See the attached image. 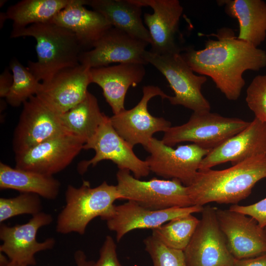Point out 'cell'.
Here are the masks:
<instances>
[{
  "instance_id": "25",
  "label": "cell",
  "mask_w": 266,
  "mask_h": 266,
  "mask_svg": "<svg viewBox=\"0 0 266 266\" xmlns=\"http://www.w3.org/2000/svg\"><path fill=\"white\" fill-rule=\"evenodd\" d=\"M60 186L53 175L13 168L0 163V189H13L54 200L58 196Z\"/></svg>"
},
{
  "instance_id": "11",
  "label": "cell",
  "mask_w": 266,
  "mask_h": 266,
  "mask_svg": "<svg viewBox=\"0 0 266 266\" xmlns=\"http://www.w3.org/2000/svg\"><path fill=\"white\" fill-rule=\"evenodd\" d=\"M142 92L141 99L134 107L109 117L115 130L133 147L137 144L144 147L154 133H165L171 127L169 121L152 115L148 110V103L151 99L159 96L162 99H168L169 96L154 85L144 86Z\"/></svg>"
},
{
  "instance_id": "27",
  "label": "cell",
  "mask_w": 266,
  "mask_h": 266,
  "mask_svg": "<svg viewBox=\"0 0 266 266\" xmlns=\"http://www.w3.org/2000/svg\"><path fill=\"white\" fill-rule=\"evenodd\" d=\"M72 0H22L9 6L6 13L13 21L12 30L51 22Z\"/></svg>"
},
{
  "instance_id": "2",
  "label": "cell",
  "mask_w": 266,
  "mask_h": 266,
  "mask_svg": "<svg viewBox=\"0 0 266 266\" xmlns=\"http://www.w3.org/2000/svg\"><path fill=\"white\" fill-rule=\"evenodd\" d=\"M265 178L266 155H260L223 170H199L187 189L193 205L213 202L237 204Z\"/></svg>"
},
{
  "instance_id": "17",
  "label": "cell",
  "mask_w": 266,
  "mask_h": 266,
  "mask_svg": "<svg viewBox=\"0 0 266 266\" xmlns=\"http://www.w3.org/2000/svg\"><path fill=\"white\" fill-rule=\"evenodd\" d=\"M149 44L112 27L96 43L93 48L83 52L79 63L90 68L108 66L111 63L147 65L144 58Z\"/></svg>"
},
{
  "instance_id": "24",
  "label": "cell",
  "mask_w": 266,
  "mask_h": 266,
  "mask_svg": "<svg viewBox=\"0 0 266 266\" xmlns=\"http://www.w3.org/2000/svg\"><path fill=\"white\" fill-rule=\"evenodd\" d=\"M87 5L101 14L113 27L151 44L149 32L141 18L142 7L133 0H88Z\"/></svg>"
},
{
  "instance_id": "38",
  "label": "cell",
  "mask_w": 266,
  "mask_h": 266,
  "mask_svg": "<svg viewBox=\"0 0 266 266\" xmlns=\"http://www.w3.org/2000/svg\"><path fill=\"white\" fill-rule=\"evenodd\" d=\"M10 260H7L2 253L0 252V266H6Z\"/></svg>"
},
{
  "instance_id": "36",
  "label": "cell",
  "mask_w": 266,
  "mask_h": 266,
  "mask_svg": "<svg viewBox=\"0 0 266 266\" xmlns=\"http://www.w3.org/2000/svg\"><path fill=\"white\" fill-rule=\"evenodd\" d=\"M233 266H266V253L249 259H235Z\"/></svg>"
},
{
  "instance_id": "4",
  "label": "cell",
  "mask_w": 266,
  "mask_h": 266,
  "mask_svg": "<svg viewBox=\"0 0 266 266\" xmlns=\"http://www.w3.org/2000/svg\"><path fill=\"white\" fill-rule=\"evenodd\" d=\"M120 199L116 186L105 181L94 188L85 180L78 188L68 185L65 192L66 205L57 219V232L84 234L94 218L100 217L106 221L110 218L115 212L114 201Z\"/></svg>"
},
{
  "instance_id": "32",
  "label": "cell",
  "mask_w": 266,
  "mask_h": 266,
  "mask_svg": "<svg viewBox=\"0 0 266 266\" xmlns=\"http://www.w3.org/2000/svg\"><path fill=\"white\" fill-rule=\"evenodd\" d=\"M245 100L255 117L266 124V74L253 78L247 89Z\"/></svg>"
},
{
  "instance_id": "42",
  "label": "cell",
  "mask_w": 266,
  "mask_h": 266,
  "mask_svg": "<svg viewBox=\"0 0 266 266\" xmlns=\"http://www.w3.org/2000/svg\"><path fill=\"white\" fill-rule=\"evenodd\" d=\"M265 230H266V227L265 228Z\"/></svg>"
},
{
  "instance_id": "8",
  "label": "cell",
  "mask_w": 266,
  "mask_h": 266,
  "mask_svg": "<svg viewBox=\"0 0 266 266\" xmlns=\"http://www.w3.org/2000/svg\"><path fill=\"white\" fill-rule=\"evenodd\" d=\"M144 148L150 153L145 161L150 171L165 179H177L186 186L193 182L202 160L211 151L194 143L174 148L154 137Z\"/></svg>"
},
{
  "instance_id": "1",
  "label": "cell",
  "mask_w": 266,
  "mask_h": 266,
  "mask_svg": "<svg viewBox=\"0 0 266 266\" xmlns=\"http://www.w3.org/2000/svg\"><path fill=\"white\" fill-rule=\"evenodd\" d=\"M200 50L184 48L182 58L194 72L210 77L226 98L236 100L245 84L243 73L266 66V52L238 39L233 30L222 28Z\"/></svg>"
},
{
  "instance_id": "30",
  "label": "cell",
  "mask_w": 266,
  "mask_h": 266,
  "mask_svg": "<svg viewBox=\"0 0 266 266\" xmlns=\"http://www.w3.org/2000/svg\"><path fill=\"white\" fill-rule=\"evenodd\" d=\"M42 205L39 196L32 193H22L11 198L0 199V223L21 214L33 216L41 211Z\"/></svg>"
},
{
  "instance_id": "6",
  "label": "cell",
  "mask_w": 266,
  "mask_h": 266,
  "mask_svg": "<svg viewBox=\"0 0 266 266\" xmlns=\"http://www.w3.org/2000/svg\"><path fill=\"white\" fill-rule=\"evenodd\" d=\"M144 58L168 82L174 93L168 98L171 104L183 106L193 112L210 110V103L201 91L206 76L195 74L180 53L158 55L146 50Z\"/></svg>"
},
{
  "instance_id": "21",
  "label": "cell",
  "mask_w": 266,
  "mask_h": 266,
  "mask_svg": "<svg viewBox=\"0 0 266 266\" xmlns=\"http://www.w3.org/2000/svg\"><path fill=\"white\" fill-rule=\"evenodd\" d=\"M145 73L144 65L138 63H121L90 69L91 83H95L102 89L113 114L125 109L124 103L128 90L141 82Z\"/></svg>"
},
{
  "instance_id": "12",
  "label": "cell",
  "mask_w": 266,
  "mask_h": 266,
  "mask_svg": "<svg viewBox=\"0 0 266 266\" xmlns=\"http://www.w3.org/2000/svg\"><path fill=\"white\" fill-rule=\"evenodd\" d=\"M84 144L78 137L65 132L15 155V167L53 176L70 165Z\"/></svg>"
},
{
  "instance_id": "20",
  "label": "cell",
  "mask_w": 266,
  "mask_h": 266,
  "mask_svg": "<svg viewBox=\"0 0 266 266\" xmlns=\"http://www.w3.org/2000/svg\"><path fill=\"white\" fill-rule=\"evenodd\" d=\"M260 155H266V124L255 117L244 129L211 150L199 170L229 162L235 165Z\"/></svg>"
},
{
  "instance_id": "23",
  "label": "cell",
  "mask_w": 266,
  "mask_h": 266,
  "mask_svg": "<svg viewBox=\"0 0 266 266\" xmlns=\"http://www.w3.org/2000/svg\"><path fill=\"white\" fill-rule=\"evenodd\" d=\"M226 13L239 23L237 38L257 47L266 37V3L262 0H223Z\"/></svg>"
},
{
  "instance_id": "34",
  "label": "cell",
  "mask_w": 266,
  "mask_h": 266,
  "mask_svg": "<svg viewBox=\"0 0 266 266\" xmlns=\"http://www.w3.org/2000/svg\"><path fill=\"white\" fill-rule=\"evenodd\" d=\"M94 266H122L118 259L116 244L111 236H106Z\"/></svg>"
},
{
  "instance_id": "31",
  "label": "cell",
  "mask_w": 266,
  "mask_h": 266,
  "mask_svg": "<svg viewBox=\"0 0 266 266\" xmlns=\"http://www.w3.org/2000/svg\"><path fill=\"white\" fill-rule=\"evenodd\" d=\"M143 242L153 266H187L183 251L166 246L152 234L145 238Z\"/></svg>"
},
{
  "instance_id": "9",
  "label": "cell",
  "mask_w": 266,
  "mask_h": 266,
  "mask_svg": "<svg viewBox=\"0 0 266 266\" xmlns=\"http://www.w3.org/2000/svg\"><path fill=\"white\" fill-rule=\"evenodd\" d=\"M216 208L204 206L196 230L183 251L187 266H233L230 252L216 214Z\"/></svg>"
},
{
  "instance_id": "39",
  "label": "cell",
  "mask_w": 266,
  "mask_h": 266,
  "mask_svg": "<svg viewBox=\"0 0 266 266\" xmlns=\"http://www.w3.org/2000/svg\"><path fill=\"white\" fill-rule=\"evenodd\" d=\"M8 19L6 12H1L0 14V27L2 28L5 21Z\"/></svg>"
},
{
  "instance_id": "3",
  "label": "cell",
  "mask_w": 266,
  "mask_h": 266,
  "mask_svg": "<svg viewBox=\"0 0 266 266\" xmlns=\"http://www.w3.org/2000/svg\"><path fill=\"white\" fill-rule=\"evenodd\" d=\"M31 36L36 41L37 60L29 61L27 68L41 82L50 80L59 71L79 65L85 51L76 35L51 22L33 24L12 30L10 38Z\"/></svg>"
},
{
  "instance_id": "16",
  "label": "cell",
  "mask_w": 266,
  "mask_h": 266,
  "mask_svg": "<svg viewBox=\"0 0 266 266\" xmlns=\"http://www.w3.org/2000/svg\"><path fill=\"white\" fill-rule=\"evenodd\" d=\"M53 221L51 215L41 212L33 215L26 223L10 227L1 224L0 239L3 243L0 252L4 254L11 261L26 266L36 264L34 256L40 251L52 249L55 244L53 238L42 242L37 241L38 230L50 225Z\"/></svg>"
},
{
  "instance_id": "22",
  "label": "cell",
  "mask_w": 266,
  "mask_h": 266,
  "mask_svg": "<svg viewBox=\"0 0 266 266\" xmlns=\"http://www.w3.org/2000/svg\"><path fill=\"white\" fill-rule=\"evenodd\" d=\"M88 0H72L51 22L71 31L85 51L92 49L112 26L100 13L87 9Z\"/></svg>"
},
{
  "instance_id": "15",
  "label": "cell",
  "mask_w": 266,
  "mask_h": 266,
  "mask_svg": "<svg viewBox=\"0 0 266 266\" xmlns=\"http://www.w3.org/2000/svg\"><path fill=\"white\" fill-rule=\"evenodd\" d=\"M216 214L228 248L235 259L266 253V231L255 219L229 209L216 208Z\"/></svg>"
},
{
  "instance_id": "37",
  "label": "cell",
  "mask_w": 266,
  "mask_h": 266,
  "mask_svg": "<svg viewBox=\"0 0 266 266\" xmlns=\"http://www.w3.org/2000/svg\"><path fill=\"white\" fill-rule=\"evenodd\" d=\"M76 266H94L95 262L88 261L85 253L82 250L76 251L74 255Z\"/></svg>"
},
{
  "instance_id": "7",
  "label": "cell",
  "mask_w": 266,
  "mask_h": 266,
  "mask_svg": "<svg viewBox=\"0 0 266 266\" xmlns=\"http://www.w3.org/2000/svg\"><path fill=\"white\" fill-rule=\"evenodd\" d=\"M116 186L121 199L133 201L151 210H164L193 205L187 186L179 180L153 178L140 180L127 170L119 169Z\"/></svg>"
},
{
  "instance_id": "41",
  "label": "cell",
  "mask_w": 266,
  "mask_h": 266,
  "mask_svg": "<svg viewBox=\"0 0 266 266\" xmlns=\"http://www.w3.org/2000/svg\"><path fill=\"white\" fill-rule=\"evenodd\" d=\"M7 0H0V7H1L6 2Z\"/></svg>"
},
{
  "instance_id": "40",
  "label": "cell",
  "mask_w": 266,
  "mask_h": 266,
  "mask_svg": "<svg viewBox=\"0 0 266 266\" xmlns=\"http://www.w3.org/2000/svg\"><path fill=\"white\" fill-rule=\"evenodd\" d=\"M6 266H26L17 262L10 261Z\"/></svg>"
},
{
  "instance_id": "14",
  "label": "cell",
  "mask_w": 266,
  "mask_h": 266,
  "mask_svg": "<svg viewBox=\"0 0 266 266\" xmlns=\"http://www.w3.org/2000/svg\"><path fill=\"white\" fill-rule=\"evenodd\" d=\"M149 6L153 13H145L144 23L148 27L151 43L150 51L158 55L181 53L179 23L183 8L178 0H133Z\"/></svg>"
},
{
  "instance_id": "5",
  "label": "cell",
  "mask_w": 266,
  "mask_h": 266,
  "mask_svg": "<svg viewBox=\"0 0 266 266\" xmlns=\"http://www.w3.org/2000/svg\"><path fill=\"white\" fill-rule=\"evenodd\" d=\"M249 123L210 111L194 112L186 123L170 127L164 133L162 141L171 147L182 142H192L212 150L244 129Z\"/></svg>"
},
{
  "instance_id": "19",
  "label": "cell",
  "mask_w": 266,
  "mask_h": 266,
  "mask_svg": "<svg viewBox=\"0 0 266 266\" xmlns=\"http://www.w3.org/2000/svg\"><path fill=\"white\" fill-rule=\"evenodd\" d=\"M204 206L192 205L164 210H151L128 200L115 206L114 214L106 220L108 229L119 242L127 233L137 229H155L173 219L201 212Z\"/></svg>"
},
{
  "instance_id": "35",
  "label": "cell",
  "mask_w": 266,
  "mask_h": 266,
  "mask_svg": "<svg viewBox=\"0 0 266 266\" xmlns=\"http://www.w3.org/2000/svg\"><path fill=\"white\" fill-rule=\"evenodd\" d=\"M13 83V74L6 67L0 75V97L5 98Z\"/></svg>"
},
{
  "instance_id": "13",
  "label": "cell",
  "mask_w": 266,
  "mask_h": 266,
  "mask_svg": "<svg viewBox=\"0 0 266 266\" xmlns=\"http://www.w3.org/2000/svg\"><path fill=\"white\" fill-rule=\"evenodd\" d=\"M12 140L15 155L58 136L64 130L57 113L36 96L31 97L23 104Z\"/></svg>"
},
{
  "instance_id": "33",
  "label": "cell",
  "mask_w": 266,
  "mask_h": 266,
  "mask_svg": "<svg viewBox=\"0 0 266 266\" xmlns=\"http://www.w3.org/2000/svg\"><path fill=\"white\" fill-rule=\"evenodd\" d=\"M229 209L251 217L261 227L265 228L266 227V198L248 205L233 204Z\"/></svg>"
},
{
  "instance_id": "29",
  "label": "cell",
  "mask_w": 266,
  "mask_h": 266,
  "mask_svg": "<svg viewBox=\"0 0 266 266\" xmlns=\"http://www.w3.org/2000/svg\"><path fill=\"white\" fill-rule=\"evenodd\" d=\"M9 68L13 74V83L5 98L9 105L18 107L36 95L41 83L16 58L10 61Z\"/></svg>"
},
{
  "instance_id": "26",
  "label": "cell",
  "mask_w": 266,
  "mask_h": 266,
  "mask_svg": "<svg viewBox=\"0 0 266 266\" xmlns=\"http://www.w3.org/2000/svg\"><path fill=\"white\" fill-rule=\"evenodd\" d=\"M107 117L101 112L96 97L89 91L80 103L60 114L64 130L81 139L85 144L95 135Z\"/></svg>"
},
{
  "instance_id": "28",
  "label": "cell",
  "mask_w": 266,
  "mask_h": 266,
  "mask_svg": "<svg viewBox=\"0 0 266 266\" xmlns=\"http://www.w3.org/2000/svg\"><path fill=\"white\" fill-rule=\"evenodd\" d=\"M200 219L189 214L171 220L152 230V235L166 246L184 251L196 230Z\"/></svg>"
},
{
  "instance_id": "10",
  "label": "cell",
  "mask_w": 266,
  "mask_h": 266,
  "mask_svg": "<svg viewBox=\"0 0 266 266\" xmlns=\"http://www.w3.org/2000/svg\"><path fill=\"white\" fill-rule=\"evenodd\" d=\"M83 149H93L94 157L78 164V171L83 174L90 166H95L103 160H110L115 164L119 169L127 170L133 173L137 179L148 176L150 172L145 161L138 158L132 147L115 130L109 117L99 128L95 135L83 146Z\"/></svg>"
},
{
  "instance_id": "18",
  "label": "cell",
  "mask_w": 266,
  "mask_h": 266,
  "mask_svg": "<svg viewBox=\"0 0 266 266\" xmlns=\"http://www.w3.org/2000/svg\"><path fill=\"white\" fill-rule=\"evenodd\" d=\"M90 69L82 64L65 68L41 82L35 96L57 113H65L86 97L91 83Z\"/></svg>"
}]
</instances>
